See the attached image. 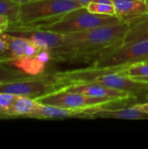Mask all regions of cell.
I'll return each instance as SVG.
<instances>
[{
	"label": "cell",
	"mask_w": 148,
	"mask_h": 149,
	"mask_svg": "<svg viewBox=\"0 0 148 149\" xmlns=\"http://www.w3.org/2000/svg\"><path fill=\"white\" fill-rule=\"evenodd\" d=\"M128 29V22L123 20L113 24L64 34L61 46L50 52L51 60H92L105 52L121 45Z\"/></svg>",
	"instance_id": "1"
},
{
	"label": "cell",
	"mask_w": 148,
	"mask_h": 149,
	"mask_svg": "<svg viewBox=\"0 0 148 149\" xmlns=\"http://www.w3.org/2000/svg\"><path fill=\"white\" fill-rule=\"evenodd\" d=\"M121 21H123V19L118 16L94 14L90 12L86 7L82 6L67 12L52 22L42 24L34 27H38L60 34H67L71 32L83 31L104 25L113 24Z\"/></svg>",
	"instance_id": "2"
},
{
	"label": "cell",
	"mask_w": 148,
	"mask_h": 149,
	"mask_svg": "<svg viewBox=\"0 0 148 149\" xmlns=\"http://www.w3.org/2000/svg\"><path fill=\"white\" fill-rule=\"evenodd\" d=\"M82 6L75 0H37L24 3L20 5L18 21L14 25L36 26L50 23Z\"/></svg>",
	"instance_id": "3"
},
{
	"label": "cell",
	"mask_w": 148,
	"mask_h": 149,
	"mask_svg": "<svg viewBox=\"0 0 148 149\" xmlns=\"http://www.w3.org/2000/svg\"><path fill=\"white\" fill-rule=\"evenodd\" d=\"M148 62V39L140 40L110 49L94 58L92 66L113 67Z\"/></svg>",
	"instance_id": "4"
},
{
	"label": "cell",
	"mask_w": 148,
	"mask_h": 149,
	"mask_svg": "<svg viewBox=\"0 0 148 149\" xmlns=\"http://www.w3.org/2000/svg\"><path fill=\"white\" fill-rule=\"evenodd\" d=\"M55 90L53 73L42 72L37 75H30L13 82L0 84V92L34 99Z\"/></svg>",
	"instance_id": "5"
},
{
	"label": "cell",
	"mask_w": 148,
	"mask_h": 149,
	"mask_svg": "<svg viewBox=\"0 0 148 149\" xmlns=\"http://www.w3.org/2000/svg\"><path fill=\"white\" fill-rule=\"evenodd\" d=\"M35 100L40 104L51 105L68 109H85L97 106H104L113 101L106 99L90 97L82 93L58 89L38 96Z\"/></svg>",
	"instance_id": "6"
},
{
	"label": "cell",
	"mask_w": 148,
	"mask_h": 149,
	"mask_svg": "<svg viewBox=\"0 0 148 149\" xmlns=\"http://www.w3.org/2000/svg\"><path fill=\"white\" fill-rule=\"evenodd\" d=\"M61 89H65L66 91L82 93L90 97L100 98L110 100L113 102L127 100L133 96L129 93L116 90L100 84L97 83H82V84H74L71 86H65Z\"/></svg>",
	"instance_id": "7"
},
{
	"label": "cell",
	"mask_w": 148,
	"mask_h": 149,
	"mask_svg": "<svg viewBox=\"0 0 148 149\" xmlns=\"http://www.w3.org/2000/svg\"><path fill=\"white\" fill-rule=\"evenodd\" d=\"M2 36L9 45L8 52L0 58V62L3 64L15 58L33 57L44 51L29 38L15 36L7 32L2 33Z\"/></svg>",
	"instance_id": "8"
},
{
	"label": "cell",
	"mask_w": 148,
	"mask_h": 149,
	"mask_svg": "<svg viewBox=\"0 0 148 149\" xmlns=\"http://www.w3.org/2000/svg\"><path fill=\"white\" fill-rule=\"evenodd\" d=\"M104 106H97L85 109V118H113L123 120H148V113L138 109L136 107L126 108H106Z\"/></svg>",
	"instance_id": "9"
},
{
	"label": "cell",
	"mask_w": 148,
	"mask_h": 149,
	"mask_svg": "<svg viewBox=\"0 0 148 149\" xmlns=\"http://www.w3.org/2000/svg\"><path fill=\"white\" fill-rule=\"evenodd\" d=\"M48 60H51L50 52L47 51H43L36 56L11 59L5 64L17 68L27 74L37 75L44 72L45 66L44 65Z\"/></svg>",
	"instance_id": "10"
},
{
	"label": "cell",
	"mask_w": 148,
	"mask_h": 149,
	"mask_svg": "<svg viewBox=\"0 0 148 149\" xmlns=\"http://www.w3.org/2000/svg\"><path fill=\"white\" fill-rule=\"evenodd\" d=\"M85 118V109H68L51 105L39 104L38 107L30 115V119L54 120L66 118Z\"/></svg>",
	"instance_id": "11"
},
{
	"label": "cell",
	"mask_w": 148,
	"mask_h": 149,
	"mask_svg": "<svg viewBox=\"0 0 148 149\" xmlns=\"http://www.w3.org/2000/svg\"><path fill=\"white\" fill-rule=\"evenodd\" d=\"M116 16L129 20L148 14V2L146 0H113Z\"/></svg>",
	"instance_id": "12"
},
{
	"label": "cell",
	"mask_w": 148,
	"mask_h": 149,
	"mask_svg": "<svg viewBox=\"0 0 148 149\" xmlns=\"http://www.w3.org/2000/svg\"><path fill=\"white\" fill-rule=\"evenodd\" d=\"M39 102L34 98L17 96L10 109L4 114L3 119L29 118L30 115L38 107Z\"/></svg>",
	"instance_id": "13"
},
{
	"label": "cell",
	"mask_w": 148,
	"mask_h": 149,
	"mask_svg": "<svg viewBox=\"0 0 148 149\" xmlns=\"http://www.w3.org/2000/svg\"><path fill=\"white\" fill-rule=\"evenodd\" d=\"M126 21L129 24V29L123 44L148 39V14Z\"/></svg>",
	"instance_id": "14"
},
{
	"label": "cell",
	"mask_w": 148,
	"mask_h": 149,
	"mask_svg": "<svg viewBox=\"0 0 148 149\" xmlns=\"http://www.w3.org/2000/svg\"><path fill=\"white\" fill-rule=\"evenodd\" d=\"M30 76L23 71L0 62V84L13 82Z\"/></svg>",
	"instance_id": "15"
},
{
	"label": "cell",
	"mask_w": 148,
	"mask_h": 149,
	"mask_svg": "<svg viewBox=\"0 0 148 149\" xmlns=\"http://www.w3.org/2000/svg\"><path fill=\"white\" fill-rule=\"evenodd\" d=\"M126 75L131 79L148 84V62H140L128 65Z\"/></svg>",
	"instance_id": "16"
},
{
	"label": "cell",
	"mask_w": 148,
	"mask_h": 149,
	"mask_svg": "<svg viewBox=\"0 0 148 149\" xmlns=\"http://www.w3.org/2000/svg\"><path fill=\"white\" fill-rule=\"evenodd\" d=\"M20 5L11 0H0V15L6 16L10 19V24H15L18 21Z\"/></svg>",
	"instance_id": "17"
},
{
	"label": "cell",
	"mask_w": 148,
	"mask_h": 149,
	"mask_svg": "<svg viewBox=\"0 0 148 149\" xmlns=\"http://www.w3.org/2000/svg\"><path fill=\"white\" fill-rule=\"evenodd\" d=\"M86 9L94 14H101V15H113L116 16V11L113 4H107L98 2H91L86 6Z\"/></svg>",
	"instance_id": "18"
},
{
	"label": "cell",
	"mask_w": 148,
	"mask_h": 149,
	"mask_svg": "<svg viewBox=\"0 0 148 149\" xmlns=\"http://www.w3.org/2000/svg\"><path fill=\"white\" fill-rule=\"evenodd\" d=\"M17 95L9 93L0 92V119H3L4 114L10 109Z\"/></svg>",
	"instance_id": "19"
},
{
	"label": "cell",
	"mask_w": 148,
	"mask_h": 149,
	"mask_svg": "<svg viewBox=\"0 0 148 149\" xmlns=\"http://www.w3.org/2000/svg\"><path fill=\"white\" fill-rule=\"evenodd\" d=\"M10 25V19L3 15H0V34L4 33Z\"/></svg>",
	"instance_id": "20"
},
{
	"label": "cell",
	"mask_w": 148,
	"mask_h": 149,
	"mask_svg": "<svg viewBox=\"0 0 148 149\" xmlns=\"http://www.w3.org/2000/svg\"><path fill=\"white\" fill-rule=\"evenodd\" d=\"M9 51V45L7 41L3 38L2 34H0V58L5 55Z\"/></svg>",
	"instance_id": "21"
},
{
	"label": "cell",
	"mask_w": 148,
	"mask_h": 149,
	"mask_svg": "<svg viewBox=\"0 0 148 149\" xmlns=\"http://www.w3.org/2000/svg\"><path fill=\"white\" fill-rule=\"evenodd\" d=\"M134 107H136L140 111L148 113V102H147V103H142V104H136V105H134Z\"/></svg>",
	"instance_id": "22"
},
{
	"label": "cell",
	"mask_w": 148,
	"mask_h": 149,
	"mask_svg": "<svg viewBox=\"0 0 148 149\" xmlns=\"http://www.w3.org/2000/svg\"><path fill=\"white\" fill-rule=\"evenodd\" d=\"M13 2H16L19 4H24V3H31V2H34L37 0H11Z\"/></svg>",
	"instance_id": "23"
},
{
	"label": "cell",
	"mask_w": 148,
	"mask_h": 149,
	"mask_svg": "<svg viewBox=\"0 0 148 149\" xmlns=\"http://www.w3.org/2000/svg\"><path fill=\"white\" fill-rule=\"evenodd\" d=\"M75 1H77L78 3H79L81 5H83V6H86L89 3H91V2H92L93 0H75Z\"/></svg>",
	"instance_id": "24"
}]
</instances>
